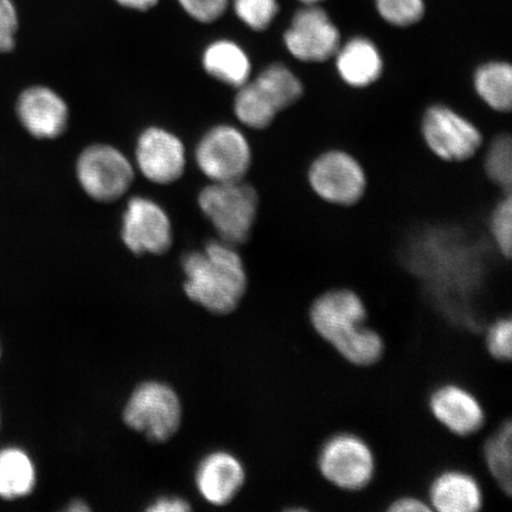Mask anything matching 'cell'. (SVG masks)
<instances>
[{
	"label": "cell",
	"instance_id": "obj_11",
	"mask_svg": "<svg viewBox=\"0 0 512 512\" xmlns=\"http://www.w3.org/2000/svg\"><path fill=\"white\" fill-rule=\"evenodd\" d=\"M134 160L147 181L170 185L181 179L187 169V149L174 132L151 126L139 134Z\"/></svg>",
	"mask_w": 512,
	"mask_h": 512
},
{
	"label": "cell",
	"instance_id": "obj_19",
	"mask_svg": "<svg viewBox=\"0 0 512 512\" xmlns=\"http://www.w3.org/2000/svg\"><path fill=\"white\" fill-rule=\"evenodd\" d=\"M479 98L497 112H509L512 105V68L509 63L492 61L482 64L475 74Z\"/></svg>",
	"mask_w": 512,
	"mask_h": 512
},
{
	"label": "cell",
	"instance_id": "obj_9",
	"mask_svg": "<svg viewBox=\"0 0 512 512\" xmlns=\"http://www.w3.org/2000/svg\"><path fill=\"white\" fill-rule=\"evenodd\" d=\"M309 183L317 196L336 206H352L367 189V177L357 160L344 151L332 150L315 159Z\"/></svg>",
	"mask_w": 512,
	"mask_h": 512
},
{
	"label": "cell",
	"instance_id": "obj_33",
	"mask_svg": "<svg viewBox=\"0 0 512 512\" xmlns=\"http://www.w3.org/2000/svg\"><path fill=\"white\" fill-rule=\"evenodd\" d=\"M159 2L160 0H115L121 8L139 12L152 10Z\"/></svg>",
	"mask_w": 512,
	"mask_h": 512
},
{
	"label": "cell",
	"instance_id": "obj_21",
	"mask_svg": "<svg viewBox=\"0 0 512 512\" xmlns=\"http://www.w3.org/2000/svg\"><path fill=\"white\" fill-rule=\"evenodd\" d=\"M278 112L287 110L302 98L303 83L290 68L281 63L266 67L253 80Z\"/></svg>",
	"mask_w": 512,
	"mask_h": 512
},
{
	"label": "cell",
	"instance_id": "obj_15",
	"mask_svg": "<svg viewBox=\"0 0 512 512\" xmlns=\"http://www.w3.org/2000/svg\"><path fill=\"white\" fill-rule=\"evenodd\" d=\"M245 479L246 472L239 459L226 452L209 454L196 472L198 491L207 502L217 507L232 502Z\"/></svg>",
	"mask_w": 512,
	"mask_h": 512
},
{
	"label": "cell",
	"instance_id": "obj_18",
	"mask_svg": "<svg viewBox=\"0 0 512 512\" xmlns=\"http://www.w3.org/2000/svg\"><path fill=\"white\" fill-rule=\"evenodd\" d=\"M202 66L211 78L229 87L238 89L251 80L252 62L246 50L227 38L208 44Z\"/></svg>",
	"mask_w": 512,
	"mask_h": 512
},
{
	"label": "cell",
	"instance_id": "obj_2",
	"mask_svg": "<svg viewBox=\"0 0 512 512\" xmlns=\"http://www.w3.org/2000/svg\"><path fill=\"white\" fill-rule=\"evenodd\" d=\"M182 265L184 292L192 302L215 315H229L238 309L248 279L234 246L221 240L210 241L203 251L185 255Z\"/></svg>",
	"mask_w": 512,
	"mask_h": 512
},
{
	"label": "cell",
	"instance_id": "obj_24",
	"mask_svg": "<svg viewBox=\"0 0 512 512\" xmlns=\"http://www.w3.org/2000/svg\"><path fill=\"white\" fill-rule=\"evenodd\" d=\"M484 168L490 181L505 192L511 190L512 143L507 134L497 137L486 152Z\"/></svg>",
	"mask_w": 512,
	"mask_h": 512
},
{
	"label": "cell",
	"instance_id": "obj_32",
	"mask_svg": "<svg viewBox=\"0 0 512 512\" xmlns=\"http://www.w3.org/2000/svg\"><path fill=\"white\" fill-rule=\"evenodd\" d=\"M393 512H426L431 511L430 504L415 497H402L396 499L388 508Z\"/></svg>",
	"mask_w": 512,
	"mask_h": 512
},
{
	"label": "cell",
	"instance_id": "obj_27",
	"mask_svg": "<svg viewBox=\"0 0 512 512\" xmlns=\"http://www.w3.org/2000/svg\"><path fill=\"white\" fill-rule=\"evenodd\" d=\"M490 232L495 245L504 258L512 254V200L511 192L497 203L490 217Z\"/></svg>",
	"mask_w": 512,
	"mask_h": 512
},
{
	"label": "cell",
	"instance_id": "obj_34",
	"mask_svg": "<svg viewBox=\"0 0 512 512\" xmlns=\"http://www.w3.org/2000/svg\"><path fill=\"white\" fill-rule=\"evenodd\" d=\"M67 510L72 512H85L91 509H89L88 505L85 502L79 501L78 499V501L72 502V504L69 505Z\"/></svg>",
	"mask_w": 512,
	"mask_h": 512
},
{
	"label": "cell",
	"instance_id": "obj_10",
	"mask_svg": "<svg viewBox=\"0 0 512 512\" xmlns=\"http://www.w3.org/2000/svg\"><path fill=\"white\" fill-rule=\"evenodd\" d=\"M121 239L134 254H165L174 240L170 216L152 198L133 196L124 211Z\"/></svg>",
	"mask_w": 512,
	"mask_h": 512
},
{
	"label": "cell",
	"instance_id": "obj_13",
	"mask_svg": "<svg viewBox=\"0 0 512 512\" xmlns=\"http://www.w3.org/2000/svg\"><path fill=\"white\" fill-rule=\"evenodd\" d=\"M19 121L37 139H56L67 131L69 107L59 93L44 86H35L19 95Z\"/></svg>",
	"mask_w": 512,
	"mask_h": 512
},
{
	"label": "cell",
	"instance_id": "obj_6",
	"mask_svg": "<svg viewBox=\"0 0 512 512\" xmlns=\"http://www.w3.org/2000/svg\"><path fill=\"white\" fill-rule=\"evenodd\" d=\"M195 162L210 182L243 181L251 169L252 147L238 127L216 125L197 143Z\"/></svg>",
	"mask_w": 512,
	"mask_h": 512
},
{
	"label": "cell",
	"instance_id": "obj_22",
	"mask_svg": "<svg viewBox=\"0 0 512 512\" xmlns=\"http://www.w3.org/2000/svg\"><path fill=\"white\" fill-rule=\"evenodd\" d=\"M233 108L236 119L252 130H265L279 113L264 92L251 80L238 88Z\"/></svg>",
	"mask_w": 512,
	"mask_h": 512
},
{
	"label": "cell",
	"instance_id": "obj_23",
	"mask_svg": "<svg viewBox=\"0 0 512 512\" xmlns=\"http://www.w3.org/2000/svg\"><path fill=\"white\" fill-rule=\"evenodd\" d=\"M486 466L505 494L512 489V427L507 421L486 440L484 446Z\"/></svg>",
	"mask_w": 512,
	"mask_h": 512
},
{
	"label": "cell",
	"instance_id": "obj_14",
	"mask_svg": "<svg viewBox=\"0 0 512 512\" xmlns=\"http://www.w3.org/2000/svg\"><path fill=\"white\" fill-rule=\"evenodd\" d=\"M430 408L441 425L460 437L477 433L485 422L484 408L476 396L457 384L435 389Z\"/></svg>",
	"mask_w": 512,
	"mask_h": 512
},
{
	"label": "cell",
	"instance_id": "obj_8",
	"mask_svg": "<svg viewBox=\"0 0 512 512\" xmlns=\"http://www.w3.org/2000/svg\"><path fill=\"white\" fill-rule=\"evenodd\" d=\"M421 131L434 155L446 162H464L472 158L483 143L482 134L470 120L444 105L428 108Z\"/></svg>",
	"mask_w": 512,
	"mask_h": 512
},
{
	"label": "cell",
	"instance_id": "obj_1",
	"mask_svg": "<svg viewBox=\"0 0 512 512\" xmlns=\"http://www.w3.org/2000/svg\"><path fill=\"white\" fill-rule=\"evenodd\" d=\"M310 318L317 334L344 360L358 367L373 366L383 355L382 337L366 326L367 309L358 294L332 290L312 304Z\"/></svg>",
	"mask_w": 512,
	"mask_h": 512
},
{
	"label": "cell",
	"instance_id": "obj_4",
	"mask_svg": "<svg viewBox=\"0 0 512 512\" xmlns=\"http://www.w3.org/2000/svg\"><path fill=\"white\" fill-rule=\"evenodd\" d=\"M136 168L117 147L93 144L80 153L76 162V178L81 189L93 201L112 203L131 189Z\"/></svg>",
	"mask_w": 512,
	"mask_h": 512
},
{
	"label": "cell",
	"instance_id": "obj_31",
	"mask_svg": "<svg viewBox=\"0 0 512 512\" xmlns=\"http://www.w3.org/2000/svg\"><path fill=\"white\" fill-rule=\"evenodd\" d=\"M191 510L190 504L182 498L164 497L151 504L150 512H185Z\"/></svg>",
	"mask_w": 512,
	"mask_h": 512
},
{
	"label": "cell",
	"instance_id": "obj_20",
	"mask_svg": "<svg viewBox=\"0 0 512 512\" xmlns=\"http://www.w3.org/2000/svg\"><path fill=\"white\" fill-rule=\"evenodd\" d=\"M35 484V466L27 453L16 447L0 451V497L16 499L27 496Z\"/></svg>",
	"mask_w": 512,
	"mask_h": 512
},
{
	"label": "cell",
	"instance_id": "obj_25",
	"mask_svg": "<svg viewBox=\"0 0 512 512\" xmlns=\"http://www.w3.org/2000/svg\"><path fill=\"white\" fill-rule=\"evenodd\" d=\"M376 10L388 24L408 28L419 23L425 16L424 0H374Z\"/></svg>",
	"mask_w": 512,
	"mask_h": 512
},
{
	"label": "cell",
	"instance_id": "obj_5",
	"mask_svg": "<svg viewBox=\"0 0 512 512\" xmlns=\"http://www.w3.org/2000/svg\"><path fill=\"white\" fill-rule=\"evenodd\" d=\"M124 421L132 430L144 433L150 440L164 443L181 427V400L168 384L144 382L128 399Z\"/></svg>",
	"mask_w": 512,
	"mask_h": 512
},
{
	"label": "cell",
	"instance_id": "obj_30",
	"mask_svg": "<svg viewBox=\"0 0 512 512\" xmlns=\"http://www.w3.org/2000/svg\"><path fill=\"white\" fill-rule=\"evenodd\" d=\"M18 30V15L12 0H0V53L15 49Z\"/></svg>",
	"mask_w": 512,
	"mask_h": 512
},
{
	"label": "cell",
	"instance_id": "obj_7",
	"mask_svg": "<svg viewBox=\"0 0 512 512\" xmlns=\"http://www.w3.org/2000/svg\"><path fill=\"white\" fill-rule=\"evenodd\" d=\"M323 477L338 489L358 491L366 488L375 473V457L362 438L339 433L325 441L318 454Z\"/></svg>",
	"mask_w": 512,
	"mask_h": 512
},
{
	"label": "cell",
	"instance_id": "obj_12",
	"mask_svg": "<svg viewBox=\"0 0 512 512\" xmlns=\"http://www.w3.org/2000/svg\"><path fill=\"white\" fill-rule=\"evenodd\" d=\"M284 42L288 53L297 60L320 63L336 55L341 47V34L324 9L305 5L294 15Z\"/></svg>",
	"mask_w": 512,
	"mask_h": 512
},
{
	"label": "cell",
	"instance_id": "obj_28",
	"mask_svg": "<svg viewBox=\"0 0 512 512\" xmlns=\"http://www.w3.org/2000/svg\"><path fill=\"white\" fill-rule=\"evenodd\" d=\"M486 349L498 361H510L512 355V322L509 317L495 320L486 332Z\"/></svg>",
	"mask_w": 512,
	"mask_h": 512
},
{
	"label": "cell",
	"instance_id": "obj_26",
	"mask_svg": "<svg viewBox=\"0 0 512 512\" xmlns=\"http://www.w3.org/2000/svg\"><path fill=\"white\" fill-rule=\"evenodd\" d=\"M236 17L253 31L271 27L279 12L278 0H230Z\"/></svg>",
	"mask_w": 512,
	"mask_h": 512
},
{
	"label": "cell",
	"instance_id": "obj_35",
	"mask_svg": "<svg viewBox=\"0 0 512 512\" xmlns=\"http://www.w3.org/2000/svg\"><path fill=\"white\" fill-rule=\"evenodd\" d=\"M300 3H303L304 5H318L322 2H325V0H299Z\"/></svg>",
	"mask_w": 512,
	"mask_h": 512
},
{
	"label": "cell",
	"instance_id": "obj_17",
	"mask_svg": "<svg viewBox=\"0 0 512 512\" xmlns=\"http://www.w3.org/2000/svg\"><path fill=\"white\" fill-rule=\"evenodd\" d=\"M335 56L339 76L351 87H368L382 74L380 50L366 37L351 38L338 48Z\"/></svg>",
	"mask_w": 512,
	"mask_h": 512
},
{
	"label": "cell",
	"instance_id": "obj_29",
	"mask_svg": "<svg viewBox=\"0 0 512 512\" xmlns=\"http://www.w3.org/2000/svg\"><path fill=\"white\" fill-rule=\"evenodd\" d=\"M182 10L194 21L211 24L226 14L230 0H177Z\"/></svg>",
	"mask_w": 512,
	"mask_h": 512
},
{
	"label": "cell",
	"instance_id": "obj_3",
	"mask_svg": "<svg viewBox=\"0 0 512 512\" xmlns=\"http://www.w3.org/2000/svg\"><path fill=\"white\" fill-rule=\"evenodd\" d=\"M198 206L221 241L236 247L251 238L259 208L252 185L245 181L210 182L198 195Z\"/></svg>",
	"mask_w": 512,
	"mask_h": 512
},
{
	"label": "cell",
	"instance_id": "obj_16",
	"mask_svg": "<svg viewBox=\"0 0 512 512\" xmlns=\"http://www.w3.org/2000/svg\"><path fill=\"white\" fill-rule=\"evenodd\" d=\"M477 479L463 471H446L435 478L428 494L431 509L439 512H475L483 507Z\"/></svg>",
	"mask_w": 512,
	"mask_h": 512
}]
</instances>
